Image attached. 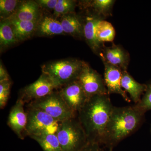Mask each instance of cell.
<instances>
[{
    "label": "cell",
    "mask_w": 151,
    "mask_h": 151,
    "mask_svg": "<svg viewBox=\"0 0 151 151\" xmlns=\"http://www.w3.org/2000/svg\"><path fill=\"white\" fill-rule=\"evenodd\" d=\"M114 107L108 94L95 95L88 99L77 113V118L88 142L98 143L102 145Z\"/></svg>",
    "instance_id": "6da1fadb"
},
{
    "label": "cell",
    "mask_w": 151,
    "mask_h": 151,
    "mask_svg": "<svg viewBox=\"0 0 151 151\" xmlns=\"http://www.w3.org/2000/svg\"><path fill=\"white\" fill-rule=\"evenodd\" d=\"M145 114L135 105L114 106L105 129L102 145L112 150L117 144L140 128L144 122Z\"/></svg>",
    "instance_id": "7a4b0ae2"
},
{
    "label": "cell",
    "mask_w": 151,
    "mask_h": 151,
    "mask_svg": "<svg viewBox=\"0 0 151 151\" xmlns=\"http://www.w3.org/2000/svg\"><path fill=\"white\" fill-rule=\"evenodd\" d=\"M84 63L76 59L60 60L42 65V71L50 78L57 89H59L77 80Z\"/></svg>",
    "instance_id": "3957f363"
},
{
    "label": "cell",
    "mask_w": 151,
    "mask_h": 151,
    "mask_svg": "<svg viewBox=\"0 0 151 151\" xmlns=\"http://www.w3.org/2000/svg\"><path fill=\"white\" fill-rule=\"evenodd\" d=\"M56 134L62 151H78L88 142L84 130L76 117L61 122Z\"/></svg>",
    "instance_id": "277c9868"
},
{
    "label": "cell",
    "mask_w": 151,
    "mask_h": 151,
    "mask_svg": "<svg viewBox=\"0 0 151 151\" xmlns=\"http://www.w3.org/2000/svg\"><path fill=\"white\" fill-rule=\"evenodd\" d=\"M29 105L40 109L60 122L76 117V114L68 107L58 92L54 91L42 98L33 100Z\"/></svg>",
    "instance_id": "5b68a950"
},
{
    "label": "cell",
    "mask_w": 151,
    "mask_h": 151,
    "mask_svg": "<svg viewBox=\"0 0 151 151\" xmlns=\"http://www.w3.org/2000/svg\"><path fill=\"white\" fill-rule=\"evenodd\" d=\"M26 134L29 137L56 134L61 122L55 120L40 109L28 105Z\"/></svg>",
    "instance_id": "8992f818"
},
{
    "label": "cell",
    "mask_w": 151,
    "mask_h": 151,
    "mask_svg": "<svg viewBox=\"0 0 151 151\" xmlns=\"http://www.w3.org/2000/svg\"><path fill=\"white\" fill-rule=\"evenodd\" d=\"M77 80L88 100L95 95L108 94L104 79L86 62L84 63Z\"/></svg>",
    "instance_id": "52a82bcc"
},
{
    "label": "cell",
    "mask_w": 151,
    "mask_h": 151,
    "mask_svg": "<svg viewBox=\"0 0 151 151\" xmlns=\"http://www.w3.org/2000/svg\"><path fill=\"white\" fill-rule=\"evenodd\" d=\"M57 89L50 78L42 73L37 81L22 89L21 95L19 98L24 103H30L51 94Z\"/></svg>",
    "instance_id": "ba28073f"
},
{
    "label": "cell",
    "mask_w": 151,
    "mask_h": 151,
    "mask_svg": "<svg viewBox=\"0 0 151 151\" xmlns=\"http://www.w3.org/2000/svg\"><path fill=\"white\" fill-rule=\"evenodd\" d=\"M58 92L68 107L77 114L88 100L78 80L60 88Z\"/></svg>",
    "instance_id": "9c48e42d"
},
{
    "label": "cell",
    "mask_w": 151,
    "mask_h": 151,
    "mask_svg": "<svg viewBox=\"0 0 151 151\" xmlns=\"http://www.w3.org/2000/svg\"><path fill=\"white\" fill-rule=\"evenodd\" d=\"M105 66L104 81L107 88L108 94H119L125 101L131 102L127 92L122 89L121 86L122 70L120 68L103 61Z\"/></svg>",
    "instance_id": "30bf717a"
},
{
    "label": "cell",
    "mask_w": 151,
    "mask_h": 151,
    "mask_svg": "<svg viewBox=\"0 0 151 151\" xmlns=\"http://www.w3.org/2000/svg\"><path fill=\"white\" fill-rule=\"evenodd\" d=\"M24 103L19 98L11 109L8 124L19 138L24 139L27 124V114L24 110Z\"/></svg>",
    "instance_id": "8fae6325"
},
{
    "label": "cell",
    "mask_w": 151,
    "mask_h": 151,
    "mask_svg": "<svg viewBox=\"0 0 151 151\" xmlns=\"http://www.w3.org/2000/svg\"><path fill=\"white\" fill-rule=\"evenodd\" d=\"M99 55L103 61L118 66L122 70H127L129 54L120 45L113 44L109 47L104 46Z\"/></svg>",
    "instance_id": "7c38bea8"
},
{
    "label": "cell",
    "mask_w": 151,
    "mask_h": 151,
    "mask_svg": "<svg viewBox=\"0 0 151 151\" xmlns=\"http://www.w3.org/2000/svg\"><path fill=\"white\" fill-rule=\"evenodd\" d=\"M103 18L95 14L86 17L84 24V37L87 44L96 54L99 55L103 46L96 35L97 25Z\"/></svg>",
    "instance_id": "4fadbf2b"
},
{
    "label": "cell",
    "mask_w": 151,
    "mask_h": 151,
    "mask_svg": "<svg viewBox=\"0 0 151 151\" xmlns=\"http://www.w3.org/2000/svg\"><path fill=\"white\" fill-rule=\"evenodd\" d=\"M121 86L125 92L130 94L131 99L135 104L139 102L147 89L146 84L136 81L127 70L122 71Z\"/></svg>",
    "instance_id": "5bb4252c"
},
{
    "label": "cell",
    "mask_w": 151,
    "mask_h": 151,
    "mask_svg": "<svg viewBox=\"0 0 151 151\" xmlns=\"http://www.w3.org/2000/svg\"><path fill=\"white\" fill-rule=\"evenodd\" d=\"M40 8L35 1H22L16 12L11 17L24 21L38 22L41 17Z\"/></svg>",
    "instance_id": "9a60e30c"
},
{
    "label": "cell",
    "mask_w": 151,
    "mask_h": 151,
    "mask_svg": "<svg viewBox=\"0 0 151 151\" xmlns=\"http://www.w3.org/2000/svg\"><path fill=\"white\" fill-rule=\"evenodd\" d=\"M63 32L75 37L84 36V24L81 18L74 13L61 16L59 21Z\"/></svg>",
    "instance_id": "2e32d148"
},
{
    "label": "cell",
    "mask_w": 151,
    "mask_h": 151,
    "mask_svg": "<svg viewBox=\"0 0 151 151\" xmlns=\"http://www.w3.org/2000/svg\"><path fill=\"white\" fill-rule=\"evenodd\" d=\"M36 32L38 36H50L64 33L60 22L48 16L41 17L38 22Z\"/></svg>",
    "instance_id": "e0dca14e"
},
{
    "label": "cell",
    "mask_w": 151,
    "mask_h": 151,
    "mask_svg": "<svg viewBox=\"0 0 151 151\" xmlns=\"http://www.w3.org/2000/svg\"><path fill=\"white\" fill-rule=\"evenodd\" d=\"M9 19L18 42L29 38L36 31L38 22L24 21L12 17Z\"/></svg>",
    "instance_id": "ac0fdd59"
},
{
    "label": "cell",
    "mask_w": 151,
    "mask_h": 151,
    "mask_svg": "<svg viewBox=\"0 0 151 151\" xmlns=\"http://www.w3.org/2000/svg\"><path fill=\"white\" fill-rule=\"evenodd\" d=\"M19 42L9 19L2 20L0 23V46L5 49Z\"/></svg>",
    "instance_id": "d6986e66"
},
{
    "label": "cell",
    "mask_w": 151,
    "mask_h": 151,
    "mask_svg": "<svg viewBox=\"0 0 151 151\" xmlns=\"http://www.w3.org/2000/svg\"><path fill=\"white\" fill-rule=\"evenodd\" d=\"M37 142L43 151H62L56 134L30 136Z\"/></svg>",
    "instance_id": "ffe728a7"
},
{
    "label": "cell",
    "mask_w": 151,
    "mask_h": 151,
    "mask_svg": "<svg viewBox=\"0 0 151 151\" xmlns=\"http://www.w3.org/2000/svg\"><path fill=\"white\" fill-rule=\"evenodd\" d=\"M96 35L98 41L101 43L112 42L115 38L116 31L111 23L102 19L97 25Z\"/></svg>",
    "instance_id": "44dd1931"
},
{
    "label": "cell",
    "mask_w": 151,
    "mask_h": 151,
    "mask_svg": "<svg viewBox=\"0 0 151 151\" xmlns=\"http://www.w3.org/2000/svg\"><path fill=\"white\" fill-rule=\"evenodd\" d=\"M22 1L1 0L0 16L2 20L9 18L15 14Z\"/></svg>",
    "instance_id": "7402d4cb"
},
{
    "label": "cell",
    "mask_w": 151,
    "mask_h": 151,
    "mask_svg": "<svg viewBox=\"0 0 151 151\" xmlns=\"http://www.w3.org/2000/svg\"><path fill=\"white\" fill-rule=\"evenodd\" d=\"M115 2L113 0H94L91 2L90 5L96 14L103 18L110 15Z\"/></svg>",
    "instance_id": "603a6c76"
},
{
    "label": "cell",
    "mask_w": 151,
    "mask_h": 151,
    "mask_svg": "<svg viewBox=\"0 0 151 151\" xmlns=\"http://www.w3.org/2000/svg\"><path fill=\"white\" fill-rule=\"evenodd\" d=\"M75 6V1L58 0L54 10V15L55 17H58L73 13Z\"/></svg>",
    "instance_id": "cb8c5ba5"
},
{
    "label": "cell",
    "mask_w": 151,
    "mask_h": 151,
    "mask_svg": "<svg viewBox=\"0 0 151 151\" xmlns=\"http://www.w3.org/2000/svg\"><path fill=\"white\" fill-rule=\"evenodd\" d=\"M146 85L147 89L140 101L137 104H135L136 107L145 113L151 111V81Z\"/></svg>",
    "instance_id": "d4e9b609"
},
{
    "label": "cell",
    "mask_w": 151,
    "mask_h": 151,
    "mask_svg": "<svg viewBox=\"0 0 151 151\" xmlns=\"http://www.w3.org/2000/svg\"><path fill=\"white\" fill-rule=\"evenodd\" d=\"M10 80L0 81V107H5L9 100L11 86Z\"/></svg>",
    "instance_id": "484cf974"
},
{
    "label": "cell",
    "mask_w": 151,
    "mask_h": 151,
    "mask_svg": "<svg viewBox=\"0 0 151 151\" xmlns=\"http://www.w3.org/2000/svg\"><path fill=\"white\" fill-rule=\"evenodd\" d=\"M58 0H37L35 1L40 8L46 9L54 10Z\"/></svg>",
    "instance_id": "4316f807"
},
{
    "label": "cell",
    "mask_w": 151,
    "mask_h": 151,
    "mask_svg": "<svg viewBox=\"0 0 151 151\" xmlns=\"http://www.w3.org/2000/svg\"><path fill=\"white\" fill-rule=\"evenodd\" d=\"M101 146L98 143L88 142L78 151H104Z\"/></svg>",
    "instance_id": "83f0119b"
},
{
    "label": "cell",
    "mask_w": 151,
    "mask_h": 151,
    "mask_svg": "<svg viewBox=\"0 0 151 151\" xmlns=\"http://www.w3.org/2000/svg\"><path fill=\"white\" fill-rule=\"evenodd\" d=\"M9 75L1 62L0 63V81L9 80Z\"/></svg>",
    "instance_id": "f1b7e54d"
},
{
    "label": "cell",
    "mask_w": 151,
    "mask_h": 151,
    "mask_svg": "<svg viewBox=\"0 0 151 151\" xmlns=\"http://www.w3.org/2000/svg\"><path fill=\"white\" fill-rule=\"evenodd\" d=\"M150 132H151V128H150Z\"/></svg>",
    "instance_id": "f546056e"
},
{
    "label": "cell",
    "mask_w": 151,
    "mask_h": 151,
    "mask_svg": "<svg viewBox=\"0 0 151 151\" xmlns=\"http://www.w3.org/2000/svg\"><path fill=\"white\" fill-rule=\"evenodd\" d=\"M109 151H112V150H109Z\"/></svg>",
    "instance_id": "4dcf8cb0"
}]
</instances>
